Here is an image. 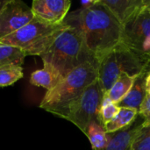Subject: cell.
I'll list each match as a JSON object with an SVG mask.
<instances>
[{
    "mask_svg": "<svg viewBox=\"0 0 150 150\" xmlns=\"http://www.w3.org/2000/svg\"><path fill=\"white\" fill-rule=\"evenodd\" d=\"M63 22L80 33L98 62L122 43V25L99 0L89 8L80 7L69 13Z\"/></svg>",
    "mask_w": 150,
    "mask_h": 150,
    "instance_id": "6da1fadb",
    "label": "cell"
},
{
    "mask_svg": "<svg viewBox=\"0 0 150 150\" xmlns=\"http://www.w3.org/2000/svg\"><path fill=\"white\" fill-rule=\"evenodd\" d=\"M98 61L85 62L69 72L60 83L44 95L40 108L62 117L69 105L98 79Z\"/></svg>",
    "mask_w": 150,
    "mask_h": 150,
    "instance_id": "7a4b0ae2",
    "label": "cell"
},
{
    "mask_svg": "<svg viewBox=\"0 0 150 150\" xmlns=\"http://www.w3.org/2000/svg\"><path fill=\"white\" fill-rule=\"evenodd\" d=\"M40 57L42 62L54 66L62 76L85 62L97 60L87 48L80 33L70 26Z\"/></svg>",
    "mask_w": 150,
    "mask_h": 150,
    "instance_id": "3957f363",
    "label": "cell"
},
{
    "mask_svg": "<svg viewBox=\"0 0 150 150\" xmlns=\"http://www.w3.org/2000/svg\"><path fill=\"white\" fill-rule=\"evenodd\" d=\"M149 69V59L143 57L121 43L99 61L98 80L105 94L122 74L138 76L144 70Z\"/></svg>",
    "mask_w": 150,
    "mask_h": 150,
    "instance_id": "277c9868",
    "label": "cell"
},
{
    "mask_svg": "<svg viewBox=\"0 0 150 150\" xmlns=\"http://www.w3.org/2000/svg\"><path fill=\"white\" fill-rule=\"evenodd\" d=\"M68 27L64 22L53 25L34 17L15 33L0 40V44L19 48L26 56H40Z\"/></svg>",
    "mask_w": 150,
    "mask_h": 150,
    "instance_id": "5b68a950",
    "label": "cell"
},
{
    "mask_svg": "<svg viewBox=\"0 0 150 150\" xmlns=\"http://www.w3.org/2000/svg\"><path fill=\"white\" fill-rule=\"evenodd\" d=\"M103 98L104 92L97 79L69 105L61 118L71 122L84 134L90 123L98 121L101 124L99 112Z\"/></svg>",
    "mask_w": 150,
    "mask_h": 150,
    "instance_id": "8992f818",
    "label": "cell"
},
{
    "mask_svg": "<svg viewBox=\"0 0 150 150\" xmlns=\"http://www.w3.org/2000/svg\"><path fill=\"white\" fill-rule=\"evenodd\" d=\"M122 44L150 60V11L145 6L123 26Z\"/></svg>",
    "mask_w": 150,
    "mask_h": 150,
    "instance_id": "52a82bcc",
    "label": "cell"
},
{
    "mask_svg": "<svg viewBox=\"0 0 150 150\" xmlns=\"http://www.w3.org/2000/svg\"><path fill=\"white\" fill-rule=\"evenodd\" d=\"M34 15L27 4L20 0H9L0 12V40L28 24Z\"/></svg>",
    "mask_w": 150,
    "mask_h": 150,
    "instance_id": "ba28073f",
    "label": "cell"
},
{
    "mask_svg": "<svg viewBox=\"0 0 150 150\" xmlns=\"http://www.w3.org/2000/svg\"><path fill=\"white\" fill-rule=\"evenodd\" d=\"M71 5L69 0H34L31 10L35 18L47 23L58 25L63 23Z\"/></svg>",
    "mask_w": 150,
    "mask_h": 150,
    "instance_id": "9c48e42d",
    "label": "cell"
},
{
    "mask_svg": "<svg viewBox=\"0 0 150 150\" xmlns=\"http://www.w3.org/2000/svg\"><path fill=\"white\" fill-rule=\"evenodd\" d=\"M124 26L143 8L144 0H99Z\"/></svg>",
    "mask_w": 150,
    "mask_h": 150,
    "instance_id": "30bf717a",
    "label": "cell"
},
{
    "mask_svg": "<svg viewBox=\"0 0 150 150\" xmlns=\"http://www.w3.org/2000/svg\"><path fill=\"white\" fill-rule=\"evenodd\" d=\"M138 120L129 127L109 134L107 145L100 150H130L132 144L142 126V120L138 115Z\"/></svg>",
    "mask_w": 150,
    "mask_h": 150,
    "instance_id": "8fae6325",
    "label": "cell"
},
{
    "mask_svg": "<svg viewBox=\"0 0 150 150\" xmlns=\"http://www.w3.org/2000/svg\"><path fill=\"white\" fill-rule=\"evenodd\" d=\"M62 77L61 73L54 66L43 62V68L34 70L30 76L29 82L32 85L44 88L48 91L54 89Z\"/></svg>",
    "mask_w": 150,
    "mask_h": 150,
    "instance_id": "7c38bea8",
    "label": "cell"
},
{
    "mask_svg": "<svg viewBox=\"0 0 150 150\" xmlns=\"http://www.w3.org/2000/svg\"><path fill=\"white\" fill-rule=\"evenodd\" d=\"M149 71L150 69H146L136 77L134 86L132 87L129 93L118 105L120 107L132 108V109H135L137 111L140 110V107L147 95L145 83H146L147 75L149 73Z\"/></svg>",
    "mask_w": 150,
    "mask_h": 150,
    "instance_id": "4fadbf2b",
    "label": "cell"
},
{
    "mask_svg": "<svg viewBox=\"0 0 150 150\" xmlns=\"http://www.w3.org/2000/svg\"><path fill=\"white\" fill-rule=\"evenodd\" d=\"M138 115L139 111L135 109L120 107L118 115L104 126L105 133L107 134H112L131 127L137 120Z\"/></svg>",
    "mask_w": 150,
    "mask_h": 150,
    "instance_id": "5bb4252c",
    "label": "cell"
},
{
    "mask_svg": "<svg viewBox=\"0 0 150 150\" xmlns=\"http://www.w3.org/2000/svg\"><path fill=\"white\" fill-rule=\"evenodd\" d=\"M136 77L137 76H132L126 73L122 74L111 89L104 95L106 96L112 103L119 105L131 91Z\"/></svg>",
    "mask_w": 150,
    "mask_h": 150,
    "instance_id": "9a60e30c",
    "label": "cell"
},
{
    "mask_svg": "<svg viewBox=\"0 0 150 150\" xmlns=\"http://www.w3.org/2000/svg\"><path fill=\"white\" fill-rule=\"evenodd\" d=\"M84 134L89 139L92 150L104 149L109 142V134L105 133L104 127L98 121L90 123Z\"/></svg>",
    "mask_w": 150,
    "mask_h": 150,
    "instance_id": "2e32d148",
    "label": "cell"
},
{
    "mask_svg": "<svg viewBox=\"0 0 150 150\" xmlns=\"http://www.w3.org/2000/svg\"><path fill=\"white\" fill-rule=\"evenodd\" d=\"M24 76L20 65L10 63L0 67V88L13 85Z\"/></svg>",
    "mask_w": 150,
    "mask_h": 150,
    "instance_id": "e0dca14e",
    "label": "cell"
},
{
    "mask_svg": "<svg viewBox=\"0 0 150 150\" xmlns=\"http://www.w3.org/2000/svg\"><path fill=\"white\" fill-rule=\"evenodd\" d=\"M26 54L19 48L0 44V67L10 63L22 66Z\"/></svg>",
    "mask_w": 150,
    "mask_h": 150,
    "instance_id": "ac0fdd59",
    "label": "cell"
},
{
    "mask_svg": "<svg viewBox=\"0 0 150 150\" xmlns=\"http://www.w3.org/2000/svg\"><path fill=\"white\" fill-rule=\"evenodd\" d=\"M120 110V107L114 103H112L111 100L104 95L102 105L99 112V119L100 122L103 125V127L112 121L119 113Z\"/></svg>",
    "mask_w": 150,
    "mask_h": 150,
    "instance_id": "d6986e66",
    "label": "cell"
},
{
    "mask_svg": "<svg viewBox=\"0 0 150 150\" xmlns=\"http://www.w3.org/2000/svg\"><path fill=\"white\" fill-rule=\"evenodd\" d=\"M130 150H150V126H142Z\"/></svg>",
    "mask_w": 150,
    "mask_h": 150,
    "instance_id": "ffe728a7",
    "label": "cell"
},
{
    "mask_svg": "<svg viewBox=\"0 0 150 150\" xmlns=\"http://www.w3.org/2000/svg\"><path fill=\"white\" fill-rule=\"evenodd\" d=\"M139 116L142 120V127L150 126V95L147 94L139 110Z\"/></svg>",
    "mask_w": 150,
    "mask_h": 150,
    "instance_id": "44dd1931",
    "label": "cell"
},
{
    "mask_svg": "<svg viewBox=\"0 0 150 150\" xmlns=\"http://www.w3.org/2000/svg\"><path fill=\"white\" fill-rule=\"evenodd\" d=\"M97 0H86V1H81V8H89L96 4Z\"/></svg>",
    "mask_w": 150,
    "mask_h": 150,
    "instance_id": "7402d4cb",
    "label": "cell"
},
{
    "mask_svg": "<svg viewBox=\"0 0 150 150\" xmlns=\"http://www.w3.org/2000/svg\"><path fill=\"white\" fill-rule=\"evenodd\" d=\"M145 85H146V91H147V94L150 95V71L149 73L147 75Z\"/></svg>",
    "mask_w": 150,
    "mask_h": 150,
    "instance_id": "603a6c76",
    "label": "cell"
},
{
    "mask_svg": "<svg viewBox=\"0 0 150 150\" xmlns=\"http://www.w3.org/2000/svg\"><path fill=\"white\" fill-rule=\"evenodd\" d=\"M8 2H9V0H0V12L2 11L4 7L7 4Z\"/></svg>",
    "mask_w": 150,
    "mask_h": 150,
    "instance_id": "cb8c5ba5",
    "label": "cell"
},
{
    "mask_svg": "<svg viewBox=\"0 0 150 150\" xmlns=\"http://www.w3.org/2000/svg\"><path fill=\"white\" fill-rule=\"evenodd\" d=\"M144 6L146 9L150 11V0H144Z\"/></svg>",
    "mask_w": 150,
    "mask_h": 150,
    "instance_id": "d4e9b609",
    "label": "cell"
}]
</instances>
